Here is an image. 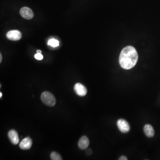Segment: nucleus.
<instances>
[{
	"instance_id": "f257e3e1",
	"label": "nucleus",
	"mask_w": 160,
	"mask_h": 160,
	"mask_svg": "<svg viewBox=\"0 0 160 160\" xmlns=\"http://www.w3.org/2000/svg\"><path fill=\"white\" fill-rule=\"evenodd\" d=\"M138 55L136 49L131 46L123 48L119 56V62L122 68L130 69L136 65Z\"/></svg>"
},
{
	"instance_id": "f03ea898",
	"label": "nucleus",
	"mask_w": 160,
	"mask_h": 160,
	"mask_svg": "<svg viewBox=\"0 0 160 160\" xmlns=\"http://www.w3.org/2000/svg\"><path fill=\"white\" fill-rule=\"evenodd\" d=\"M41 98L43 103L49 107H53L56 104V101L54 96L48 92H44L41 94Z\"/></svg>"
},
{
	"instance_id": "7ed1b4c3",
	"label": "nucleus",
	"mask_w": 160,
	"mask_h": 160,
	"mask_svg": "<svg viewBox=\"0 0 160 160\" xmlns=\"http://www.w3.org/2000/svg\"><path fill=\"white\" fill-rule=\"evenodd\" d=\"M117 126L119 130L123 133H127L130 131V127L129 123L124 119H119L117 122Z\"/></svg>"
},
{
	"instance_id": "20e7f679",
	"label": "nucleus",
	"mask_w": 160,
	"mask_h": 160,
	"mask_svg": "<svg viewBox=\"0 0 160 160\" xmlns=\"http://www.w3.org/2000/svg\"><path fill=\"white\" fill-rule=\"evenodd\" d=\"M20 13L22 17L27 20H31L34 16L33 11L27 7L21 8L20 10Z\"/></svg>"
},
{
	"instance_id": "39448f33",
	"label": "nucleus",
	"mask_w": 160,
	"mask_h": 160,
	"mask_svg": "<svg viewBox=\"0 0 160 160\" xmlns=\"http://www.w3.org/2000/svg\"><path fill=\"white\" fill-rule=\"evenodd\" d=\"M6 37L8 39L13 41L20 40L22 37L21 32L17 30L9 31L7 33Z\"/></svg>"
},
{
	"instance_id": "423d86ee",
	"label": "nucleus",
	"mask_w": 160,
	"mask_h": 160,
	"mask_svg": "<svg viewBox=\"0 0 160 160\" xmlns=\"http://www.w3.org/2000/svg\"><path fill=\"white\" fill-rule=\"evenodd\" d=\"M74 91L76 94L80 97H84L87 93L86 87L81 83H76L74 85Z\"/></svg>"
},
{
	"instance_id": "0eeeda50",
	"label": "nucleus",
	"mask_w": 160,
	"mask_h": 160,
	"mask_svg": "<svg viewBox=\"0 0 160 160\" xmlns=\"http://www.w3.org/2000/svg\"><path fill=\"white\" fill-rule=\"evenodd\" d=\"M8 137L12 144L16 145L19 143V136L17 132L15 130H12L9 132Z\"/></svg>"
},
{
	"instance_id": "6e6552de",
	"label": "nucleus",
	"mask_w": 160,
	"mask_h": 160,
	"mask_svg": "<svg viewBox=\"0 0 160 160\" xmlns=\"http://www.w3.org/2000/svg\"><path fill=\"white\" fill-rule=\"evenodd\" d=\"M32 143L31 139L29 137H26L21 140L19 144V147L23 150H28L30 149Z\"/></svg>"
},
{
	"instance_id": "1a4fd4ad",
	"label": "nucleus",
	"mask_w": 160,
	"mask_h": 160,
	"mask_svg": "<svg viewBox=\"0 0 160 160\" xmlns=\"http://www.w3.org/2000/svg\"><path fill=\"white\" fill-rule=\"evenodd\" d=\"M90 144L89 139L86 136H83L79 140L78 145L79 149L81 150H85L87 149Z\"/></svg>"
},
{
	"instance_id": "9d476101",
	"label": "nucleus",
	"mask_w": 160,
	"mask_h": 160,
	"mask_svg": "<svg viewBox=\"0 0 160 160\" xmlns=\"http://www.w3.org/2000/svg\"><path fill=\"white\" fill-rule=\"evenodd\" d=\"M144 132L145 135L148 137H152L155 135L154 128L150 125H146L144 127Z\"/></svg>"
},
{
	"instance_id": "9b49d317",
	"label": "nucleus",
	"mask_w": 160,
	"mask_h": 160,
	"mask_svg": "<svg viewBox=\"0 0 160 160\" xmlns=\"http://www.w3.org/2000/svg\"><path fill=\"white\" fill-rule=\"evenodd\" d=\"M48 44L53 47H57L59 45V41L55 39H51L48 42Z\"/></svg>"
},
{
	"instance_id": "f8f14e48",
	"label": "nucleus",
	"mask_w": 160,
	"mask_h": 160,
	"mask_svg": "<svg viewBox=\"0 0 160 160\" xmlns=\"http://www.w3.org/2000/svg\"><path fill=\"white\" fill-rule=\"evenodd\" d=\"M50 158L52 160H62L61 156L58 153L55 152H52L50 155Z\"/></svg>"
},
{
	"instance_id": "ddd939ff",
	"label": "nucleus",
	"mask_w": 160,
	"mask_h": 160,
	"mask_svg": "<svg viewBox=\"0 0 160 160\" xmlns=\"http://www.w3.org/2000/svg\"><path fill=\"white\" fill-rule=\"evenodd\" d=\"M34 57L38 60H41L43 59V56L41 53H37L34 55Z\"/></svg>"
},
{
	"instance_id": "4468645a",
	"label": "nucleus",
	"mask_w": 160,
	"mask_h": 160,
	"mask_svg": "<svg viewBox=\"0 0 160 160\" xmlns=\"http://www.w3.org/2000/svg\"><path fill=\"white\" fill-rule=\"evenodd\" d=\"M119 160H127L128 159L126 156H122L119 159Z\"/></svg>"
},
{
	"instance_id": "2eb2a0df",
	"label": "nucleus",
	"mask_w": 160,
	"mask_h": 160,
	"mask_svg": "<svg viewBox=\"0 0 160 160\" xmlns=\"http://www.w3.org/2000/svg\"><path fill=\"white\" fill-rule=\"evenodd\" d=\"M86 153L87 155H90L92 154V151L91 149H89L86 151Z\"/></svg>"
},
{
	"instance_id": "dca6fc26",
	"label": "nucleus",
	"mask_w": 160,
	"mask_h": 160,
	"mask_svg": "<svg viewBox=\"0 0 160 160\" xmlns=\"http://www.w3.org/2000/svg\"><path fill=\"white\" fill-rule=\"evenodd\" d=\"M2 53H0V63L2 62Z\"/></svg>"
},
{
	"instance_id": "f3484780",
	"label": "nucleus",
	"mask_w": 160,
	"mask_h": 160,
	"mask_svg": "<svg viewBox=\"0 0 160 160\" xmlns=\"http://www.w3.org/2000/svg\"><path fill=\"white\" fill-rule=\"evenodd\" d=\"M41 51L40 50H37V53H41Z\"/></svg>"
},
{
	"instance_id": "a211bd4d",
	"label": "nucleus",
	"mask_w": 160,
	"mask_h": 160,
	"mask_svg": "<svg viewBox=\"0 0 160 160\" xmlns=\"http://www.w3.org/2000/svg\"><path fill=\"white\" fill-rule=\"evenodd\" d=\"M2 92L0 93V98H2Z\"/></svg>"
}]
</instances>
